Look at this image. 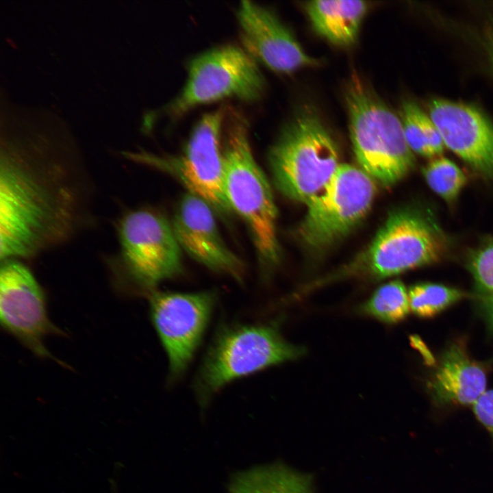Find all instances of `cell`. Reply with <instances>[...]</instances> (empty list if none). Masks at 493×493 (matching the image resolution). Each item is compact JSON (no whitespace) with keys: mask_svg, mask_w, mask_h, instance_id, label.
<instances>
[{"mask_svg":"<svg viewBox=\"0 0 493 493\" xmlns=\"http://www.w3.org/2000/svg\"><path fill=\"white\" fill-rule=\"evenodd\" d=\"M5 127L0 155V257L29 258L87 224L92 187L67 132Z\"/></svg>","mask_w":493,"mask_h":493,"instance_id":"6da1fadb","label":"cell"},{"mask_svg":"<svg viewBox=\"0 0 493 493\" xmlns=\"http://www.w3.org/2000/svg\"><path fill=\"white\" fill-rule=\"evenodd\" d=\"M223 136L227 200L246 224L263 266H273L279 258L277 208L270 186L253 153L248 122L237 110H227Z\"/></svg>","mask_w":493,"mask_h":493,"instance_id":"7a4b0ae2","label":"cell"},{"mask_svg":"<svg viewBox=\"0 0 493 493\" xmlns=\"http://www.w3.org/2000/svg\"><path fill=\"white\" fill-rule=\"evenodd\" d=\"M280 321L225 324L209 346L194 381L202 407L230 382L268 367L292 361L305 349L288 342L280 331Z\"/></svg>","mask_w":493,"mask_h":493,"instance_id":"3957f363","label":"cell"},{"mask_svg":"<svg viewBox=\"0 0 493 493\" xmlns=\"http://www.w3.org/2000/svg\"><path fill=\"white\" fill-rule=\"evenodd\" d=\"M268 162L277 188L307 205L325 189L338 168V147L318 115L300 110L271 147Z\"/></svg>","mask_w":493,"mask_h":493,"instance_id":"277c9868","label":"cell"},{"mask_svg":"<svg viewBox=\"0 0 493 493\" xmlns=\"http://www.w3.org/2000/svg\"><path fill=\"white\" fill-rule=\"evenodd\" d=\"M346 101L351 140L362 169L385 186L400 181L415 163L401 118L356 77L348 85Z\"/></svg>","mask_w":493,"mask_h":493,"instance_id":"5b68a950","label":"cell"},{"mask_svg":"<svg viewBox=\"0 0 493 493\" xmlns=\"http://www.w3.org/2000/svg\"><path fill=\"white\" fill-rule=\"evenodd\" d=\"M118 251L113 270L123 287L151 294L181 270V247L172 225L147 209L131 210L117 224Z\"/></svg>","mask_w":493,"mask_h":493,"instance_id":"8992f818","label":"cell"},{"mask_svg":"<svg viewBox=\"0 0 493 493\" xmlns=\"http://www.w3.org/2000/svg\"><path fill=\"white\" fill-rule=\"evenodd\" d=\"M448 246L446 235L430 213L401 210L390 215L362 260L340 275L390 277L438 262Z\"/></svg>","mask_w":493,"mask_h":493,"instance_id":"52a82bcc","label":"cell"},{"mask_svg":"<svg viewBox=\"0 0 493 493\" xmlns=\"http://www.w3.org/2000/svg\"><path fill=\"white\" fill-rule=\"evenodd\" d=\"M227 108L205 114L196 123L181 153L158 156L141 151L123 155L174 176L188 192L205 200L222 214L231 210L224 190L223 131Z\"/></svg>","mask_w":493,"mask_h":493,"instance_id":"ba28073f","label":"cell"},{"mask_svg":"<svg viewBox=\"0 0 493 493\" xmlns=\"http://www.w3.org/2000/svg\"><path fill=\"white\" fill-rule=\"evenodd\" d=\"M265 88L257 62L242 47L223 45L190 60L186 84L165 112L176 118L194 107L227 98L254 101L262 97Z\"/></svg>","mask_w":493,"mask_h":493,"instance_id":"9c48e42d","label":"cell"},{"mask_svg":"<svg viewBox=\"0 0 493 493\" xmlns=\"http://www.w3.org/2000/svg\"><path fill=\"white\" fill-rule=\"evenodd\" d=\"M375 194L374 179L365 171L340 164L323 192L307 205L299 229L303 240L314 248L338 240L366 215Z\"/></svg>","mask_w":493,"mask_h":493,"instance_id":"30bf717a","label":"cell"},{"mask_svg":"<svg viewBox=\"0 0 493 493\" xmlns=\"http://www.w3.org/2000/svg\"><path fill=\"white\" fill-rule=\"evenodd\" d=\"M150 315L166 351L170 380L188 367L210 320L217 301L214 291L149 294Z\"/></svg>","mask_w":493,"mask_h":493,"instance_id":"8fae6325","label":"cell"},{"mask_svg":"<svg viewBox=\"0 0 493 493\" xmlns=\"http://www.w3.org/2000/svg\"><path fill=\"white\" fill-rule=\"evenodd\" d=\"M1 263L2 326L38 357L54 359L44 341L49 334L60 331L48 317L40 285L20 260L7 259Z\"/></svg>","mask_w":493,"mask_h":493,"instance_id":"7c38bea8","label":"cell"},{"mask_svg":"<svg viewBox=\"0 0 493 493\" xmlns=\"http://www.w3.org/2000/svg\"><path fill=\"white\" fill-rule=\"evenodd\" d=\"M236 17L242 48L256 62L283 74L318 64L270 9L242 1Z\"/></svg>","mask_w":493,"mask_h":493,"instance_id":"4fadbf2b","label":"cell"},{"mask_svg":"<svg viewBox=\"0 0 493 493\" xmlns=\"http://www.w3.org/2000/svg\"><path fill=\"white\" fill-rule=\"evenodd\" d=\"M211 208L201 197L186 194L172 224L177 240L181 249L202 265L242 281L243 263L225 244Z\"/></svg>","mask_w":493,"mask_h":493,"instance_id":"5bb4252c","label":"cell"},{"mask_svg":"<svg viewBox=\"0 0 493 493\" xmlns=\"http://www.w3.org/2000/svg\"><path fill=\"white\" fill-rule=\"evenodd\" d=\"M429 116L444 145L476 173L493 180V124L475 108L444 99L431 101Z\"/></svg>","mask_w":493,"mask_h":493,"instance_id":"9a60e30c","label":"cell"},{"mask_svg":"<svg viewBox=\"0 0 493 493\" xmlns=\"http://www.w3.org/2000/svg\"><path fill=\"white\" fill-rule=\"evenodd\" d=\"M487 371L457 340L443 353L427 381L433 400L441 405H472L487 390Z\"/></svg>","mask_w":493,"mask_h":493,"instance_id":"2e32d148","label":"cell"},{"mask_svg":"<svg viewBox=\"0 0 493 493\" xmlns=\"http://www.w3.org/2000/svg\"><path fill=\"white\" fill-rule=\"evenodd\" d=\"M368 5L358 0H316L305 10L314 30L330 42L349 46L355 41Z\"/></svg>","mask_w":493,"mask_h":493,"instance_id":"e0dca14e","label":"cell"},{"mask_svg":"<svg viewBox=\"0 0 493 493\" xmlns=\"http://www.w3.org/2000/svg\"><path fill=\"white\" fill-rule=\"evenodd\" d=\"M229 493H314L313 481L308 474L277 464L238 474Z\"/></svg>","mask_w":493,"mask_h":493,"instance_id":"ac0fdd59","label":"cell"},{"mask_svg":"<svg viewBox=\"0 0 493 493\" xmlns=\"http://www.w3.org/2000/svg\"><path fill=\"white\" fill-rule=\"evenodd\" d=\"M467 268L475 283V297L489 329L493 331V237L470 251Z\"/></svg>","mask_w":493,"mask_h":493,"instance_id":"d6986e66","label":"cell"},{"mask_svg":"<svg viewBox=\"0 0 493 493\" xmlns=\"http://www.w3.org/2000/svg\"><path fill=\"white\" fill-rule=\"evenodd\" d=\"M358 310L385 323H398L410 311L408 292L401 281H392L377 288Z\"/></svg>","mask_w":493,"mask_h":493,"instance_id":"ffe728a7","label":"cell"},{"mask_svg":"<svg viewBox=\"0 0 493 493\" xmlns=\"http://www.w3.org/2000/svg\"><path fill=\"white\" fill-rule=\"evenodd\" d=\"M465 294L449 286L433 283L412 286L408 291L410 310L420 318H432L462 300Z\"/></svg>","mask_w":493,"mask_h":493,"instance_id":"44dd1931","label":"cell"},{"mask_svg":"<svg viewBox=\"0 0 493 493\" xmlns=\"http://www.w3.org/2000/svg\"><path fill=\"white\" fill-rule=\"evenodd\" d=\"M422 174L429 187L448 203L455 202L467 183L464 171L446 157L430 161Z\"/></svg>","mask_w":493,"mask_h":493,"instance_id":"7402d4cb","label":"cell"},{"mask_svg":"<svg viewBox=\"0 0 493 493\" xmlns=\"http://www.w3.org/2000/svg\"><path fill=\"white\" fill-rule=\"evenodd\" d=\"M417 105L412 101H406L402 106L401 121L407 143L413 151L420 155L432 157L423 133L416 116Z\"/></svg>","mask_w":493,"mask_h":493,"instance_id":"603a6c76","label":"cell"},{"mask_svg":"<svg viewBox=\"0 0 493 493\" xmlns=\"http://www.w3.org/2000/svg\"><path fill=\"white\" fill-rule=\"evenodd\" d=\"M416 116L432 156L440 155L444 147L441 134L429 115L417 106Z\"/></svg>","mask_w":493,"mask_h":493,"instance_id":"cb8c5ba5","label":"cell"},{"mask_svg":"<svg viewBox=\"0 0 493 493\" xmlns=\"http://www.w3.org/2000/svg\"><path fill=\"white\" fill-rule=\"evenodd\" d=\"M472 407L477 420L493 435V390H486Z\"/></svg>","mask_w":493,"mask_h":493,"instance_id":"d4e9b609","label":"cell"},{"mask_svg":"<svg viewBox=\"0 0 493 493\" xmlns=\"http://www.w3.org/2000/svg\"><path fill=\"white\" fill-rule=\"evenodd\" d=\"M411 341L415 348L417 349L422 355L426 364L427 365H434L435 360L434 357L431 354V351L428 349L426 344L418 338L417 336L412 337Z\"/></svg>","mask_w":493,"mask_h":493,"instance_id":"484cf974","label":"cell"}]
</instances>
